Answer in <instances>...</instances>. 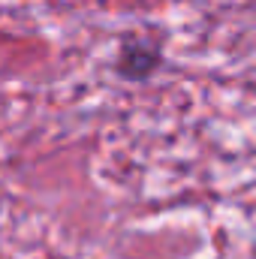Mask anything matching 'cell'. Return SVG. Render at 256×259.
I'll return each instance as SVG.
<instances>
[{
  "label": "cell",
  "mask_w": 256,
  "mask_h": 259,
  "mask_svg": "<svg viewBox=\"0 0 256 259\" xmlns=\"http://www.w3.org/2000/svg\"><path fill=\"white\" fill-rule=\"evenodd\" d=\"M160 64V49L145 39H130L124 42L118 55V72L124 78H148Z\"/></svg>",
  "instance_id": "obj_1"
}]
</instances>
